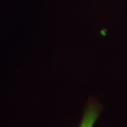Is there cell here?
I'll use <instances>...</instances> for the list:
<instances>
[{"label": "cell", "mask_w": 127, "mask_h": 127, "mask_svg": "<svg viewBox=\"0 0 127 127\" xmlns=\"http://www.w3.org/2000/svg\"><path fill=\"white\" fill-rule=\"evenodd\" d=\"M102 112V106L95 97H89L85 104L80 124L78 127H94Z\"/></svg>", "instance_id": "cell-1"}]
</instances>
